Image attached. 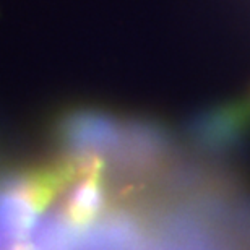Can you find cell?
<instances>
[{"label": "cell", "mask_w": 250, "mask_h": 250, "mask_svg": "<svg viewBox=\"0 0 250 250\" xmlns=\"http://www.w3.org/2000/svg\"><path fill=\"white\" fill-rule=\"evenodd\" d=\"M101 167L98 158H80V172L82 182L68 197L65 207L63 221L72 229L86 228L103 207V187H101Z\"/></svg>", "instance_id": "6da1fadb"}]
</instances>
